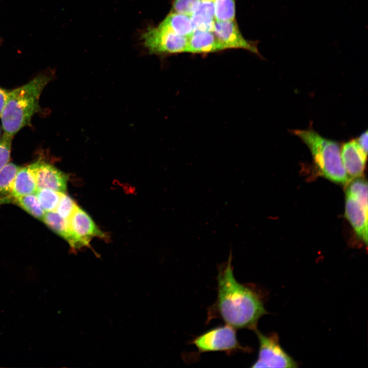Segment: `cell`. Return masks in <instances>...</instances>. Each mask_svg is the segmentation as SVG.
<instances>
[{
	"instance_id": "cell-1",
	"label": "cell",
	"mask_w": 368,
	"mask_h": 368,
	"mask_svg": "<svg viewBox=\"0 0 368 368\" xmlns=\"http://www.w3.org/2000/svg\"><path fill=\"white\" fill-rule=\"evenodd\" d=\"M232 259L231 249L227 261L218 266L217 296L208 308L207 322L217 318L235 329L255 331L259 319L268 313L257 290L236 280Z\"/></svg>"
},
{
	"instance_id": "cell-2",
	"label": "cell",
	"mask_w": 368,
	"mask_h": 368,
	"mask_svg": "<svg viewBox=\"0 0 368 368\" xmlns=\"http://www.w3.org/2000/svg\"><path fill=\"white\" fill-rule=\"evenodd\" d=\"M51 79L48 75L40 74L9 91L0 117L4 133L13 136L30 123L33 115L40 109V96Z\"/></svg>"
},
{
	"instance_id": "cell-3",
	"label": "cell",
	"mask_w": 368,
	"mask_h": 368,
	"mask_svg": "<svg viewBox=\"0 0 368 368\" xmlns=\"http://www.w3.org/2000/svg\"><path fill=\"white\" fill-rule=\"evenodd\" d=\"M293 132L308 146L322 175L341 184H348L351 181L352 179L342 162L338 143L327 139L312 130H295Z\"/></svg>"
},
{
	"instance_id": "cell-4",
	"label": "cell",
	"mask_w": 368,
	"mask_h": 368,
	"mask_svg": "<svg viewBox=\"0 0 368 368\" xmlns=\"http://www.w3.org/2000/svg\"><path fill=\"white\" fill-rule=\"evenodd\" d=\"M235 328L227 325L216 327L194 338V344L199 353L223 351L228 355L238 351L248 352L238 341Z\"/></svg>"
},
{
	"instance_id": "cell-5",
	"label": "cell",
	"mask_w": 368,
	"mask_h": 368,
	"mask_svg": "<svg viewBox=\"0 0 368 368\" xmlns=\"http://www.w3.org/2000/svg\"><path fill=\"white\" fill-rule=\"evenodd\" d=\"M258 338V357L252 367H298L296 361L283 349L275 333L265 335L258 329L254 331Z\"/></svg>"
},
{
	"instance_id": "cell-6",
	"label": "cell",
	"mask_w": 368,
	"mask_h": 368,
	"mask_svg": "<svg viewBox=\"0 0 368 368\" xmlns=\"http://www.w3.org/2000/svg\"><path fill=\"white\" fill-rule=\"evenodd\" d=\"M144 46L151 54H168L185 52L188 38L175 35L156 27H149L141 35Z\"/></svg>"
},
{
	"instance_id": "cell-7",
	"label": "cell",
	"mask_w": 368,
	"mask_h": 368,
	"mask_svg": "<svg viewBox=\"0 0 368 368\" xmlns=\"http://www.w3.org/2000/svg\"><path fill=\"white\" fill-rule=\"evenodd\" d=\"M68 222L75 242L74 252L89 246L90 240L95 237L106 238L91 217L78 206L68 219Z\"/></svg>"
},
{
	"instance_id": "cell-8",
	"label": "cell",
	"mask_w": 368,
	"mask_h": 368,
	"mask_svg": "<svg viewBox=\"0 0 368 368\" xmlns=\"http://www.w3.org/2000/svg\"><path fill=\"white\" fill-rule=\"evenodd\" d=\"M37 189L47 188L59 193L66 190L68 176L51 164L40 160L29 165Z\"/></svg>"
},
{
	"instance_id": "cell-9",
	"label": "cell",
	"mask_w": 368,
	"mask_h": 368,
	"mask_svg": "<svg viewBox=\"0 0 368 368\" xmlns=\"http://www.w3.org/2000/svg\"><path fill=\"white\" fill-rule=\"evenodd\" d=\"M213 32L227 49L240 48L248 50L261 56L257 48V42L246 40L241 34L235 19L214 22Z\"/></svg>"
},
{
	"instance_id": "cell-10",
	"label": "cell",
	"mask_w": 368,
	"mask_h": 368,
	"mask_svg": "<svg viewBox=\"0 0 368 368\" xmlns=\"http://www.w3.org/2000/svg\"><path fill=\"white\" fill-rule=\"evenodd\" d=\"M345 215L357 235L367 244V206L346 193Z\"/></svg>"
},
{
	"instance_id": "cell-11",
	"label": "cell",
	"mask_w": 368,
	"mask_h": 368,
	"mask_svg": "<svg viewBox=\"0 0 368 368\" xmlns=\"http://www.w3.org/2000/svg\"><path fill=\"white\" fill-rule=\"evenodd\" d=\"M367 155L357 144L356 140L344 143L341 149V158L344 169L352 179L363 175Z\"/></svg>"
},
{
	"instance_id": "cell-12",
	"label": "cell",
	"mask_w": 368,
	"mask_h": 368,
	"mask_svg": "<svg viewBox=\"0 0 368 368\" xmlns=\"http://www.w3.org/2000/svg\"><path fill=\"white\" fill-rule=\"evenodd\" d=\"M188 38L185 52L207 53L227 49L225 44L212 31H197Z\"/></svg>"
},
{
	"instance_id": "cell-13",
	"label": "cell",
	"mask_w": 368,
	"mask_h": 368,
	"mask_svg": "<svg viewBox=\"0 0 368 368\" xmlns=\"http://www.w3.org/2000/svg\"><path fill=\"white\" fill-rule=\"evenodd\" d=\"M193 33L197 31H212L215 21L214 0H201L195 12L190 16Z\"/></svg>"
},
{
	"instance_id": "cell-14",
	"label": "cell",
	"mask_w": 368,
	"mask_h": 368,
	"mask_svg": "<svg viewBox=\"0 0 368 368\" xmlns=\"http://www.w3.org/2000/svg\"><path fill=\"white\" fill-rule=\"evenodd\" d=\"M157 27L169 33L187 37L193 33L190 16L175 12L168 14Z\"/></svg>"
},
{
	"instance_id": "cell-15",
	"label": "cell",
	"mask_w": 368,
	"mask_h": 368,
	"mask_svg": "<svg viewBox=\"0 0 368 368\" xmlns=\"http://www.w3.org/2000/svg\"><path fill=\"white\" fill-rule=\"evenodd\" d=\"M37 190L36 181L29 166L20 167L15 176L8 203L12 198L35 194Z\"/></svg>"
},
{
	"instance_id": "cell-16",
	"label": "cell",
	"mask_w": 368,
	"mask_h": 368,
	"mask_svg": "<svg viewBox=\"0 0 368 368\" xmlns=\"http://www.w3.org/2000/svg\"><path fill=\"white\" fill-rule=\"evenodd\" d=\"M51 229L65 239L74 252L75 242L70 230L68 219L59 215L55 211L45 212L42 220Z\"/></svg>"
},
{
	"instance_id": "cell-17",
	"label": "cell",
	"mask_w": 368,
	"mask_h": 368,
	"mask_svg": "<svg viewBox=\"0 0 368 368\" xmlns=\"http://www.w3.org/2000/svg\"><path fill=\"white\" fill-rule=\"evenodd\" d=\"M20 168L8 163L0 170V204L8 203L15 176Z\"/></svg>"
},
{
	"instance_id": "cell-18",
	"label": "cell",
	"mask_w": 368,
	"mask_h": 368,
	"mask_svg": "<svg viewBox=\"0 0 368 368\" xmlns=\"http://www.w3.org/2000/svg\"><path fill=\"white\" fill-rule=\"evenodd\" d=\"M9 203L17 205L31 216L41 221L45 213L35 194L12 198Z\"/></svg>"
},
{
	"instance_id": "cell-19",
	"label": "cell",
	"mask_w": 368,
	"mask_h": 368,
	"mask_svg": "<svg viewBox=\"0 0 368 368\" xmlns=\"http://www.w3.org/2000/svg\"><path fill=\"white\" fill-rule=\"evenodd\" d=\"M59 193L47 188L37 189L35 194L45 212L55 211L58 203Z\"/></svg>"
},
{
	"instance_id": "cell-20",
	"label": "cell",
	"mask_w": 368,
	"mask_h": 368,
	"mask_svg": "<svg viewBox=\"0 0 368 368\" xmlns=\"http://www.w3.org/2000/svg\"><path fill=\"white\" fill-rule=\"evenodd\" d=\"M214 14L216 20L235 19V0H214Z\"/></svg>"
},
{
	"instance_id": "cell-21",
	"label": "cell",
	"mask_w": 368,
	"mask_h": 368,
	"mask_svg": "<svg viewBox=\"0 0 368 368\" xmlns=\"http://www.w3.org/2000/svg\"><path fill=\"white\" fill-rule=\"evenodd\" d=\"M346 193L349 194L367 206V185L363 179H356L349 183Z\"/></svg>"
},
{
	"instance_id": "cell-22",
	"label": "cell",
	"mask_w": 368,
	"mask_h": 368,
	"mask_svg": "<svg viewBox=\"0 0 368 368\" xmlns=\"http://www.w3.org/2000/svg\"><path fill=\"white\" fill-rule=\"evenodd\" d=\"M77 206L71 197L61 193L55 211L61 217L68 219Z\"/></svg>"
},
{
	"instance_id": "cell-23",
	"label": "cell",
	"mask_w": 368,
	"mask_h": 368,
	"mask_svg": "<svg viewBox=\"0 0 368 368\" xmlns=\"http://www.w3.org/2000/svg\"><path fill=\"white\" fill-rule=\"evenodd\" d=\"M201 0H174L172 12L191 16L198 7Z\"/></svg>"
},
{
	"instance_id": "cell-24",
	"label": "cell",
	"mask_w": 368,
	"mask_h": 368,
	"mask_svg": "<svg viewBox=\"0 0 368 368\" xmlns=\"http://www.w3.org/2000/svg\"><path fill=\"white\" fill-rule=\"evenodd\" d=\"M13 137L4 133L0 140V170L9 163Z\"/></svg>"
},
{
	"instance_id": "cell-25",
	"label": "cell",
	"mask_w": 368,
	"mask_h": 368,
	"mask_svg": "<svg viewBox=\"0 0 368 368\" xmlns=\"http://www.w3.org/2000/svg\"><path fill=\"white\" fill-rule=\"evenodd\" d=\"M357 144L363 152L367 154V131L362 133L358 139L356 140Z\"/></svg>"
},
{
	"instance_id": "cell-26",
	"label": "cell",
	"mask_w": 368,
	"mask_h": 368,
	"mask_svg": "<svg viewBox=\"0 0 368 368\" xmlns=\"http://www.w3.org/2000/svg\"><path fill=\"white\" fill-rule=\"evenodd\" d=\"M9 91L0 87V117L5 106Z\"/></svg>"
},
{
	"instance_id": "cell-27",
	"label": "cell",
	"mask_w": 368,
	"mask_h": 368,
	"mask_svg": "<svg viewBox=\"0 0 368 368\" xmlns=\"http://www.w3.org/2000/svg\"><path fill=\"white\" fill-rule=\"evenodd\" d=\"M2 127H1V125H0V140H1V137H2Z\"/></svg>"
}]
</instances>
